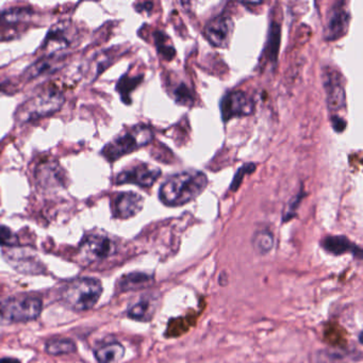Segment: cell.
<instances>
[{
    "label": "cell",
    "instance_id": "6da1fadb",
    "mask_svg": "<svg viewBox=\"0 0 363 363\" xmlns=\"http://www.w3.org/2000/svg\"><path fill=\"white\" fill-rule=\"evenodd\" d=\"M207 186L208 177L203 172H182L172 176L161 186L159 199L165 206L179 207L197 199Z\"/></svg>",
    "mask_w": 363,
    "mask_h": 363
},
{
    "label": "cell",
    "instance_id": "7a4b0ae2",
    "mask_svg": "<svg viewBox=\"0 0 363 363\" xmlns=\"http://www.w3.org/2000/svg\"><path fill=\"white\" fill-rule=\"evenodd\" d=\"M103 293V284L99 279L82 277L72 280L63 288L61 299L74 311H88L96 305Z\"/></svg>",
    "mask_w": 363,
    "mask_h": 363
},
{
    "label": "cell",
    "instance_id": "3957f363",
    "mask_svg": "<svg viewBox=\"0 0 363 363\" xmlns=\"http://www.w3.org/2000/svg\"><path fill=\"white\" fill-rule=\"evenodd\" d=\"M65 103V97L57 89H46L43 92L25 101L16 110V120L21 123L35 122L58 112Z\"/></svg>",
    "mask_w": 363,
    "mask_h": 363
},
{
    "label": "cell",
    "instance_id": "277c9868",
    "mask_svg": "<svg viewBox=\"0 0 363 363\" xmlns=\"http://www.w3.org/2000/svg\"><path fill=\"white\" fill-rule=\"evenodd\" d=\"M152 139L154 133L150 126L137 125L109 142L101 150V156L109 162H114L123 156L148 145Z\"/></svg>",
    "mask_w": 363,
    "mask_h": 363
},
{
    "label": "cell",
    "instance_id": "5b68a950",
    "mask_svg": "<svg viewBox=\"0 0 363 363\" xmlns=\"http://www.w3.org/2000/svg\"><path fill=\"white\" fill-rule=\"evenodd\" d=\"M79 44V29L71 21H62L48 31L43 44L44 56H65V52Z\"/></svg>",
    "mask_w": 363,
    "mask_h": 363
},
{
    "label": "cell",
    "instance_id": "8992f818",
    "mask_svg": "<svg viewBox=\"0 0 363 363\" xmlns=\"http://www.w3.org/2000/svg\"><path fill=\"white\" fill-rule=\"evenodd\" d=\"M3 305L8 323L35 320L42 312L41 299L29 295L3 299Z\"/></svg>",
    "mask_w": 363,
    "mask_h": 363
},
{
    "label": "cell",
    "instance_id": "52a82bcc",
    "mask_svg": "<svg viewBox=\"0 0 363 363\" xmlns=\"http://www.w3.org/2000/svg\"><path fill=\"white\" fill-rule=\"evenodd\" d=\"M116 252V243L104 233H90L80 244V254L89 262L105 260Z\"/></svg>",
    "mask_w": 363,
    "mask_h": 363
},
{
    "label": "cell",
    "instance_id": "ba28073f",
    "mask_svg": "<svg viewBox=\"0 0 363 363\" xmlns=\"http://www.w3.org/2000/svg\"><path fill=\"white\" fill-rule=\"evenodd\" d=\"M235 31V23L226 14L212 18L203 29V35L214 48H226Z\"/></svg>",
    "mask_w": 363,
    "mask_h": 363
},
{
    "label": "cell",
    "instance_id": "9c48e42d",
    "mask_svg": "<svg viewBox=\"0 0 363 363\" xmlns=\"http://www.w3.org/2000/svg\"><path fill=\"white\" fill-rule=\"evenodd\" d=\"M252 109L254 101L241 91L227 93L220 101V114L224 122H229L235 118L250 116Z\"/></svg>",
    "mask_w": 363,
    "mask_h": 363
},
{
    "label": "cell",
    "instance_id": "30bf717a",
    "mask_svg": "<svg viewBox=\"0 0 363 363\" xmlns=\"http://www.w3.org/2000/svg\"><path fill=\"white\" fill-rule=\"evenodd\" d=\"M161 176V169L148 163H140L129 169H125L116 176V184H133L141 188H150Z\"/></svg>",
    "mask_w": 363,
    "mask_h": 363
},
{
    "label": "cell",
    "instance_id": "8fae6325",
    "mask_svg": "<svg viewBox=\"0 0 363 363\" xmlns=\"http://www.w3.org/2000/svg\"><path fill=\"white\" fill-rule=\"evenodd\" d=\"M323 78H324L327 106H328L329 111L337 112L345 108V89L342 84L341 75L339 72L333 71L330 67H326Z\"/></svg>",
    "mask_w": 363,
    "mask_h": 363
},
{
    "label": "cell",
    "instance_id": "7c38bea8",
    "mask_svg": "<svg viewBox=\"0 0 363 363\" xmlns=\"http://www.w3.org/2000/svg\"><path fill=\"white\" fill-rule=\"evenodd\" d=\"M345 3H337L329 11L328 21L325 27V39L337 41L347 33L350 14Z\"/></svg>",
    "mask_w": 363,
    "mask_h": 363
},
{
    "label": "cell",
    "instance_id": "4fadbf2b",
    "mask_svg": "<svg viewBox=\"0 0 363 363\" xmlns=\"http://www.w3.org/2000/svg\"><path fill=\"white\" fill-rule=\"evenodd\" d=\"M143 206L144 199L142 195L135 192H122L114 197L112 211L114 218L127 220L140 213Z\"/></svg>",
    "mask_w": 363,
    "mask_h": 363
},
{
    "label": "cell",
    "instance_id": "5bb4252c",
    "mask_svg": "<svg viewBox=\"0 0 363 363\" xmlns=\"http://www.w3.org/2000/svg\"><path fill=\"white\" fill-rule=\"evenodd\" d=\"M38 184L44 190L65 188L67 177L62 167L56 162L43 163L35 172Z\"/></svg>",
    "mask_w": 363,
    "mask_h": 363
},
{
    "label": "cell",
    "instance_id": "9a60e30c",
    "mask_svg": "<svg viewBox=\"0 0 363 363\" xmlns=\"http://www.w3.org/2000/svg\"><path fill=\"white\" fill-rule=\"evenodd\" d=\"M67 56H44L25 71L27 80L35 79L41 76L52 75L63 67Z\"/></svg>",
    "mask_w": 363,
    "mask_h": 363
},
{
    "label": "cell",
    "instance_id": "2e32d148",
    "mask_svg": "<svg viewBox=\"0 0 363 363\" xmlns=\"http://www.w3.org/2000/svg\"><path fill=\"white\" fill-rule=\"evenodd\" d=\"M322 247L326 252L335 255V256L350 252L358 259L362 258L361 248L344 235H330V237L325 238L322 241Z\"/></svg>",
    "mask_w": 363,
    "mask_h": 363
},
{
    "label": "cell",
    "instance_id": "e0dca14e",
    "mask_svg": "<svg viewBox=\"0 0 363 363\" xmlns=\"http://www.w3.org/2000/svg\"><path fill=\"white\" fill-rule=\"evenodd\" d=\"M157 307H158V298L154 295L145 294L139 301L130 305L127 314L133 320L148 322L152 320V316L156 313Z\"/></svg>",
    "mask_w": 363,
    "mask_h": 363
},
{
    "label": "cell",
    "instance_id": "ac0fdd59",
    "mask_svg": "<svg viewBox=\"0 0 363 363\" xmlns=\"http://www.w3.org/2000/svg\"><path fill=\"white\" fill-rule=\"evenodd\" d=\"M125 356V347L118 342L104 344L95 350L99 363H118Z\"/></svg>",
    "mask_w": 363,
    "mask_h": 363
},
{
    "label": "cell",
    "instance_id": "d6986e66",
    "mask_svg": "<svg viewBox=\"0 0 363 363\" xmlns=\"http://www.w3.org/2000/svg\"><path fill=\"white\" fill-rule=\"evenodd\" d=\"M152 280H154V278L148 274L133 272V273L126 274L121 278L120 282H118V288L122 292L137 291L150 286Z\"/></svg>",
    "mask_w": 363,
    "mask_h": 363
},
{
    "label": "cell",
    "instance_id": "ffe728a7",
    "mask_svg": "<svg viewBox=\"0 0 363 363\" xmlns=\"http://www.w3.org/2000/svg\"><path fill=\"white\" fill-rule=\"evenodd\" d=\"M30 8H11L0 12V27H13L26 23L33 16Z\"/></svg>",
    "mask_w": 363,
    "mask_h": 363
},
{
    "label": "cell",
    "instance_id": "44dd1931",
    "mask_svg": "<svg viewBox=\"0 0 363 363\" xmlns=\"http://www.w3.org/2000/svg\"><path fill=\"white\" fill-rule=\"evenodd\" d=\"M280 39H281V28H280V25L273 22L271 24V27H269L267 48H265V54H267V60H269V63H273L274 67H275L276 63H277Z\"/></svg>",
    "mask_w": 363,
    "mask_h": 363
},
{
    "label": "cell",
    "instance_id": "7402d4cb",
    "mask_svg": "<svg viewBox=\"0 0 363 363\" xmlns=\"http://www.w3.org/2000/svg\"><path fill=\"white\" fill-rule=\"evenodd\" d=\"M143 82V76H131L124 75L120 78L118 84H116V91L120 93L121 99L124 101V104L130 105L131 104V93L139 86V84Z\"/></svg>",
    "mask_w": 363,
    "mask_h": 363
},
{
    "label": "cell",
    "instance_id": "603a6c76",
    "mask_svg": "<svg viewBox=\"0 0 363 363\" xmlns=\"http://www.w3.org/2000/svg\"><path fill=\"white\" fill-rule=\"evenodd\" d=\"M76 350H77L76 344L69 339H52L46 343V352L54 356L72 354Z\"/></svg>",
    "mask_w": 363,
    "mask_h": 363
},
{
    "label": "cell",
    "instance_id": "cb8c5ba5",
    "mask_svg": "<svg viewBox=\"0 0 363 363\" xmlns=\"http://www.w3.org/2000/svg\"><path fill=\"white\" fill-rule=\"evenodd\" d=\"M252 245H254L255 250L260 254H267L271 252L274 246L273 233L269 230L258 231L252 238Z\"/></svg>",
    "mask_w": 363,
    "mask_h": 363
},
{
    "label": "cell",
    "instance_id": "d4e9b609",
    "mask_svg": "<svg viewBox=\"0 0 363 363\" xmlns=\"http://www.w3.org/2000/svg\"><path fill=\"white\" fill-rule=\"evenodd\" d=\"M155 42H156L157 50L161 57L165 60H171L175 56V48L173 46L167 44V38L165 37L164 33H155Z\"/></svg>",
    "mask_w": 363,
    "mask_h": 363
},
{
    "label": "cell",
    "instance_id": "484cf974",
    "mask_svg": "<svg viewBox=\"0 0 363 363\" xmlns=\"http://www.w3.org/2000/svg\"><path fill=\"white\" fill-rule=\"evenodd\" d=\"M174 99L176 103L184 106H192L194 103L193 91L186 84H179L173 91Z\"/></svg>",
    "mask_w": 363,
    "mask_h": 363
},
{
    "label": "cell",
    "instance_id": "4316f807",
    "mask_svg": "<svg viewBox=\"0 0 363 363\" xmlns=\"http://www.w3.org/2000/svg\"><path fill=\"white\" fill-rule=\"evenodd\" d=\"M20 240H18L16 233H14L9 227L0 225V246H6V247H13L18 245Z\"/></svg>",
    "mask_w": 363,
    "mask_h": 363
},
{
    "label": "cell",
    "instance_id": "83f0119b",
    "mask_svg": "<svg viewBox=\"0 0 363 363\" xmlns=\"http://www.w3.org/2000/svg\"><path fill=\"white\" fill-rule=\"evenodd\" d=\"M255 169H256V165H255L254 163H246L245 165H243V167L238 171V173L235 174V178H233V182H231V190H238L240 184H241L242 180L245 177V175L252 173Z\"/></svg>",
    "mask_w": 363,
    "mask_h": 363
},
{
    "label": "cell",
    "instance_id": "f1b7e54d",
    "mask_svg": "<svg viewBox=\"0 0 363 363\" xmlns=\"http://www.w3.org/2000/svg\"><path fill=\"white\" fill-rule=\"evenodd\" d=\"M301 199H303V193L301 192L290 201V203L288 205V209H286V213H284V220H289L292 216H294L297 208L299 207Z\"/></svg>",
    "mask_w": 363,
    "mask_h": 363
},
{
    "label": "cell",
    "instance_id": "f546056e",
    "mask_svg": "<svg viewBox=\"0 0 363 363\" xmlns=\"http://www.w3.org/2000/svg\"><path fill=\"white\" fill-rule=\"evenodd\" d=\"M331 125H333V128L335 129V131L342 133L346 128L347 123L343 118H340V116H331Z\"/></svg>",
    "mask_w": 363,
    "mask_h": 363
},
{
    "label": "cell",
    "instance_id": "4dcf8cb0",
    "mask_svg": "<svg viewBox=\"0 0 363 363\" xmlns=\"http://www.w3.org/2000/svg\"><path fill=\"white\" fill-rule=\"evenodd\" d=\"M7 320H6L5 312H4L3 307V299H0V325L6 324Z\"/></svg>",
    "mask_w": 363,
    "mask_h": 363
},
{
    "label": "cell",
    "instance_id": "1f68e13d",
    "mask_svg": "<svg viewBox=\"0 0 363 363\" xmlns=\"http://www.w3.org/2000/svg\"><path fill=\"white\" fill-rule=\"evenodd\" d=\"M0 363H21V361L18 360V359L7 357V358L0 359Z\"/></svg>",
    "mask_w": 363,
    "mask_h": 363
}]
</instances>
